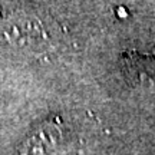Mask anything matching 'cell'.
Listing matches in <instances>:
<instances>
[{"label":"cell","mask_w":155,"mask_h":155,"mask_svg":"<svg viewBox=\"0 0 155 155\" xmlns=\"http://www.w3.org/2000/svg\"><path fill=\"white\" fill-rule=\"evenodd\" d=\"M66 141L65 132L58 124H45L26 142L23 155H61L65 151Z\"/></svg>","instance_id":"1"}]
</instances>
